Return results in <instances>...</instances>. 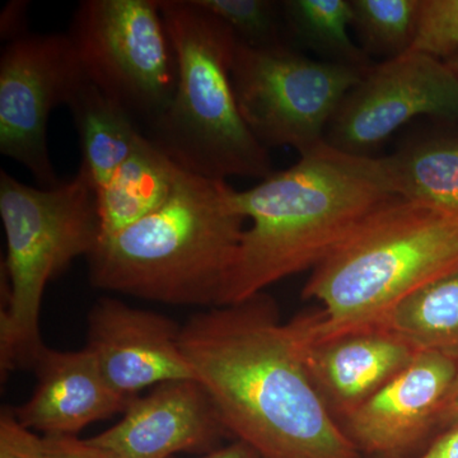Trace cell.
I'll return each instance as SVG.
<instances>
[{
    "instance_id": "6da1fadb",
    "label": "cell",
    "mask_w": 458,
    "mask_h": 458,
    "mask_svg": "<svg viewBox=\"0 0 458 458\" xmlns=\"http://www.w3.org/2000/svg\"><path fill=\"white\" fill-rule=\"evenodd\" d=\"M181 346L227 433L260 458H360L269 295L197 313L182 325Z\"/></svg>"
},
{
    "instance_id": "7a4b0ae2",
    "label": "cell",
    "mask_w": 458,
    "mask_h": 458,
    "mask_svg": "<svg viewBox=\"0 0 458 458\" xmlns=\"http://www.w3.org/2000/svg\"><path fill=\"white\" fill-rule=\"evenodd\" d=\"M396 198L384 159L327 141L288 170L236 192L251 221L219 306L245 302L280 280L316 267L378 208Z\"/></svg>"
},
{
    "instance_id": "3957f363",
    "label": "cell",
    "mask_w": 458,
    "mask_h": 458,
    "mask_svg": "<svg viewBox=\"0 0 458 458\" xmlns=\"http://www.w3.org/2000/svg\"><path fill=\"white\" fill-rule=\"evenodd\" d=\"M236 192L183 171L164 207L98 243L90 283L171 306L218 307L246 229Z\"/></svg>"
},
{
    "instance_id": "277c9868",
    "label": "cell",
    "mask_w": 458,
    "mask_h": 458,
    "mask_svg": "<svg viewBox=\"0 0 458 458\" xmlns=\"http://www.w3.org/2000/svg\"><path fill=\"white\" fill-rule=\"evenodd\" d=\"M458 269V214L396 197L319 262L302 295L322 309L292 319L315 343L378 327L410 294Z\"/></svg>"
},
{
    "instance_id": "5b68a950",
    "label": "cell",
    "mask_w": 458,
    "mask_h": 458,
    "mask_svg": "<svg viewBox=\"0 0 458 458\" xmlns=\"http://www.w3.org/2000/svg\"><path fill=\"white\" fill-rule=\"evenodd\" d=\"M177 57L176 90L146 137L183 170L213 180L267 179L269 152L241 114L232 63L238 40L197 0H158Z\"/></svg>"
},
{
    "instance_id": "8992f818",
    "label": "cell",
    "mask_w": 458,
    "mask_h": 458,
    "mask_svg": "<svg viewBox=\"0 0 458 458\" xmlns=\"http://www.w3.org/2000/svg\"><path fill=\"white\" fill-rule=\"evenodd\" d=\"M0 216L7 241L2 262L5 309L0 313V372L32 369L45 348L42 297L51 280L101 241L98 190L80 168L55 188H32L0 171Z\"/></svg>"
},
{
    "instance_id": "52a82bcc",
    "label": "cell",
    "mask_w": 458,
    "mask_h": 458,
    "mask_svg": "<svg viewBox=\"0 0 458 458\" xmlns=\"http://www.w3.org/2000/svg\"><path fill=\"white\" fill-rule=\"evenodd\" d=\"M68 36L87 80L138 126L161 117L179 72L158 0H83Z\"/></svg>"
},
{
    "instance_id": "ba28073f",
    "label": "cell",
    "mask_w": 458,
    "mask_h": 458,
    "mask_svg": "<svg viewBox=\"0 0 458 458\" xmlns=\"http://www.w3.org/2000/svg\"><path fill=\"white\" fill-rule=\"evenodd\" d=\"M367 71L313 60L291 47L259 50L238 42L232 83L241 114L262 146L300 157L325 143L328 123Z\"/></svg>"
},
{
    "instance_id": "9c48e42d",
    "label": "cell",
    "mask_w": 458,
    "mask_h": 458,
    "mask_svg": "<svg viewBox=\"0 0 458 458\" xmlns=\"http://www.w3.org/2000/svg\"><path fill=\"white\" fill-rule=\"evenodd\" d=\"M86 78L68 33H31L3 47L0 56V152L31 172L40 188L57 179L47 148L51 111Z\"/></svg>"
},
{
    "instance_id": "30bf717a",
    "label": "cell",
    "mask_w": 458,
    "mask_h": 458,
    "mask_svg": "<svg viewBox=\"0 0 458 458\" xmlns=\"http://www.w3.org/2000/svg\"><path fill=\"white\" fill-rule=\"evenodd\" d=\"M419 116L458 120V77L447 63L418 51L372 65L328 123L327 144L367 156Z\"/></svg>"
},
{
    "instance_id": "8fae6325",
    "label": "cell",
    "mask_w": 458,
    "mask_h": 458,
    "mask_svg": "<svg viewBox=\"0 0 458 458\" xmlns=\"http://www.w3.org/2000/svg\"><path fill=\"white\" fill-rule=\"evenodd\" d=\"M174 319L105 297L87 318V345L111 388L131 401L148 387L197 379Z\"/></svg>"
},
{
    "instance_id": "7c38bea8",
    "label": "cell",
    "mask_w": 458,
    "mask_h": 458,
    "mask_svg": "<svg viewBox=\"0 0 458 458\" xmlns=\"http://www.w3.org/2000/svg\"><path fill=\"white\" fill-rule=\"evenodd\" d=\"M458 369L457 355L419 352L401 372L345 420L358 451L397 458L437 428Z\"/></svg>"
},
{
    "instance_id": "4fadbf2b",
    "label": "cell",
    "mask_w": 458,
    "mask_h": 458,
    "mask_svg": "<svg viewBox=\"0 0 458 458\" xmlns=\"http://www.w3.org/2000/svg\"><path fill=\"white\" fill-rule=\"evenodd\" d=\"M227 434L204 386L179 379L132 400L117 424L89 441L122 458H174L216 450Z\"/></svg>"
},
{
    "instance_id": "5bb4252c",
    "label": "cell",
    "mask_w": 458,
    "mask_h": 458,
    "mask_svg": "<svg viewBox=\"0 0 458 458\" xmlns=\"http://www.w3.org/2000/svg\"><path fill=\"white\" fill-rule=\"evenodd\" d=\"M32 369L38 379L32 396L12 410L33 432L77 436L96 421L123 414L131 403L107 384L86 346L74 352L45 346Z\"/></svg>"
},
{
    "instance_id": "9a60e30c",
    "label": "cell",
    "mask_w": 458,
    "mask_h": 458,
    "mask_svg": "<svg viewBox=\"0 0 458 458\" xmlns=\"http://www.w3.org/2000/svg\"><path fill=\"white\" fill-rule=\"evenodd\" d=\"M300 337L313 385L334 417L344 421L419 352L403 337L384 327L355 331L324 342L309 343Z\"/></svg>"
},
{
    "instance_id": "2e32d148",
    "label": "cell",
    "mask_w": 458,
    "mask_h": 458,
    "mask_svg": "<svg viewBox=\"0 0 458 458\" xmlns=\"http://www.w3.org/2000/svg\"><path fill=\"white\" fill-rule=\"evenodd\" d=\"M183 171L143 134L129 158L98 191L101 241L164 207Z\"/></svg>"
},
{
    "instance_id": "e0dca14e",
    "label": "cell",
    "mask_w": 458,
    "mask_h": 458,
    "mask_svg": "<svg viewBox=\"0 0 458 458\" xmlns=\"http://www.w3.org/2000/svg\"><path fill=\"white\" fill-rule=\"evenodd\" d=\"M66 106L73 114L80 135L81 168L98 191L129 158L144 132L87 77L74 90Z\"/></svg>"
},
{
    "instance_id": "ac0fdd59",
    "label": "cell",
    "mask_w": 458,
    "mask_h": 458,
    "mask_svg": "<svg viewBox=\"0 0 458 458\" xmlns=\"http://www.w3.org/2000/svg\"><path fill=\"white\" fill-rule=\"evenodd\" d=\"M382 159L396 197L458 214V135L412 141Z\"/></svg>"
},
{
    "instance_id": "d6986e66",
    "label": "cell",
    "mask_w": 458,
    "mask_h": 458,
    "mask_svg": "<svg viewBox=\"0 0 458 458\" xmlns=\"http://www.w3.org/2000/svg\"><path fill=\"white\" fill-rule=\"evenodd\" d=\"M377 327L393 331L419 352L458 357V269L401 301Z\"/></svg>"
},
{
    "instance_id": "ffe728a7",
    "label": "cell",
    "mask_w": 458,
    "mask_h": 458,
    "mask_svg": "<svg viewBox=\"0 0 458 458\" xmlns=\"http://www.w3.org/2000/svg\"><path fill=\"white\" fill-rule=\"evenodd\" d=\"M288 35L304 47L337 63L369 71V56L352 42L351 0H285L282 2Z\"/></svg>"
},
{
    "instance_id": "44dd1931",
    "label": "cell",
    "mask_w": 458,
    "mask_h": 458,
    "mask_svg": "<svg viewBox=\"0 0 458 458\" xmlns=\"http://www.w3.org/2000/svg\"><path fill=\"white\" fill-rule=\"evenodd\" d=\"M352 27L367 55L399 56L411 49L420 0H351Z\"/></svg>"
},
{
    "instance_id": "7402d4cb",
    "label": "cell",
    "mask_w": 458,
    "mask_h": 458,
    "mask_svg": "<svg viewBox=\"0 0 458 458\" xmlns=\"http://www.w3.org/2000/svg\"><path fill=\"white\" fill-rule=\"evenodd\" d=\"M232 30L238 42L252 49L288 47L282 2L274 0H197Z\"/></svg>"
},
{
    "instance_id": "603a6c76",
    "label": "cell",
    "mask_w": 458,
    "mask_h": 458,
    "mask_svg": "<svg viewBox=\"0 0 458 458\" xmlns=\"http://www.w3.org/2000/svg\"><path fill=\"white\" fill-rule=\"evenodd\" d=\"M447 62L458 51V0H420L411 49Z\"/></svg>"
},
{
    "instance_id": "cb8c5ba5",
    "label": "cell",
    "mask_w": 458,
    "mask_h": 458,
    "mask_svg": "<svg viewBox=\"0 0 458 458\" xmlns=\"http://www.w3.org/2000/svg\"><path fill=\"white\" fill-rule=\"evenodd\" d=\"M0 458H42V437L23 427L9 408L0 415Z\"/></svg>"
},
{
    "instance_id": "d4e9b609",
    "label": "cell",
    "mask_w": 458,
    "mask_h": 458,
    "mask_svg": "<svg viewBox=\"0 0 458 458\" xmlns=\"http://www.w3.org/2000/svg\"><path fill=\"white\" fill-rule=\"evenodd\" d=\"M42 458H122L95 445L89 439H81L77 436L50 434L42 436Z\"/></svg>"
},
{
    "instance_id": "484cf974",
    "label": "cell",
    "mask_w": 458,
    "mask_h": 458,
    "mask_svg": "<svg viewBox=\"0 0 458 458\" xmlns=\"http://www.w3.org/2000/svg\"><path fill=\"white\" fill-rule=\"evenodd\" d=\"M27 14H29V2H23V0L9 2L3 9L0 16V35L3 40H5V44L29 33Z\"/></svg>"
},
{
    "instance_id": "4316f807",
    "label": "cell",
    "mask_w": 458,
    "mask_h": 458,
    "mask_svg": "<svg viewBox=\"0 0 458 458\" xmlns=\"http://www.w3.org/2000/svg\"><path fill=\"white\" fill-rule=\"evenodd\" d=\"M415 458H458V423L442 430L429 447Z\"/></svg>"
},
{
    "instance_id": "83f0119b",
    "label": "cell",
    "mask_w": 458,
    "mask_h": 458,
    "mask_svg": "<svg viewBox=\"0 0 458 458\" xmlns=\"http://www.w3.org/2000/svg\"><path fill=\"white\" fill-rule=\"evenodd\" d=\"M198 458H260V456L246 443L234 439L229 445H221Z\"/></svg>"
},
{
    "instance_id": "f1b7e54d",
    "label": "cell",
    "mask_w": 458,
    "mask_h": 458,
    "mask_svg": "<svg viewBox=\"0 0 458 458\" xmlns=\"http://www.w3.org/2000/svg\"><path fill=\"white\" fill-rule=\"evenodd\" d=\"M458 423V369L456 377H454V385H452L450 394L445 400V408L441 415V429L454 426Z\"/></svg>"
},
{
    "instance_id": "f546056e",
    "label": "cell",
    "mask_w": 458,
    "mask_h": 458,
    "mask_svg": "<svg viewBox=\"0 0 458 458\" xmlns=\"http://www.w3.org/2000/svg\"><path fill=\"white\" fill-rule=\"evenodd\" d=\"M448 66L452 69V71L454 72V74L458 77V51L456 54H454V56L450 57V59L447 60Z\"/></svg>"
}]
</instances>
